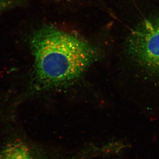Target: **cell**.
Instances as JSON below:
<instances>
[{"label": "cell", "instance_id": "1", "mask_svg": "<svg viewBox=\"0 0 159 159\" xmlns=\"http://www.w3.org/2000/svg\"><path fill=\"white\" fill-rule=\"evenodd\" d=\"M34 84L40 89L60 86L79 78L96 60L97 50L84 40L53 26L31 35Z\"/></svg>", "mask_w": 159, "mask_h": 159}, {"label": "cell", "instance_id": "4", "mask_svg": "<svg viewBox=\"0 0 159 159\" xmlns=\"http://www.w3.org/2000/svg\"><path fill=\"white\" fill-rule=\"evenodd\" d=\"M22 0H0V14L18 6L21 3Z\"/></svg>", "mask_w": 159, "mask_h": 159}, {"label": "cell", "instance_id": "5", "mask_svg": "<svg viewBox=\"0 0 159 159\" xmlns=\"http://www.w3.org/2000/svg\"><path fill=\"white\" fill-rule=\"evenodd\" d=\"M157 23H158V24H159V18L157 20Z\"/></svg>", "mask_w": 159, "mask_h": 159}, {"label": "cell", "instance_id": "2", "mask_svg": "<svg viewBox=\"0 0 159 159\" xmlns=\"http://www.w3.org/2000/svg\"><path fill=\"white\" fill-rule=\"evenodd\" d=\"M126 52L139 65L159 71V24L145 20L131 31Z\"/></svg>", "mask_w": 159, "mask_h": 159}, {"label": "cell", "instance_id": "3", "mask_svg": "<svg viewBox=\"0 0 159 159\" xmlns=\"http://www.w3.org/2000/svg\"><path fill=\"white\" fill-rule=\"evenodd\" d=\"M0 159H34L29 148L21 142L11 143L0 152Z\"/></svg>", "mask_w": 159, "mask_h": 159}]
</instances>
